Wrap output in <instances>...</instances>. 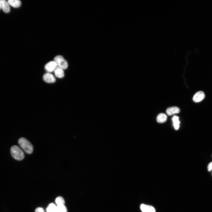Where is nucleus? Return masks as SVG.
Instances as JSON below:
<instances>
[{
  "mask_svg": "<svg viewBox=\"0 0 212 212\" xmlns=\"http://www.w3.org/2000/svg\"><path fill=\"white\" fill-rule=\"evenodd\" d=\"M0 6L3 11L5 13L10 12V8L8 2L5 0H0Z\"/></svg>",
  "mask_w": 212,
  "mask_h": 212,
  "instance_id": "8",
  "label": "nucleus"
},
{
  "mask_svg": "<svg viewBox=\"0 0 212 212\" xmlns=\"http://www.w3.org/2000/svg\"><path fill=\"white\" fill-rule=\"evenodd\" d=\"M208 168V171H210L212 169V162L209 164Z\"/></svg>",
  "mask_w": 212,
  "mask_h": 212,
  "instance_id": "18",
  "label": "nucleus"
},
{
  "mask_svg": "<svg viewBox=\"0 0 212 212\" xmlns=\"http://www.w3.org/2000/svg\"><path fill=\"white\" fill-rule=\"evenodd\" d=\"M7 2L9 5L14 8L19 7L21 5V1L19 0H9Z\"/></svg>",
  "mask_w": 212,
  "mask_h": 212,
  "instance_id": "12",
  "label": "nucleus"
},
{
  "mask_svg": "<svg viewBox=\"0 0 212 212\" xmlns=\"http://www.w3.org/2000/svg\"><path fill=\"white\" fill-rule=\"evenodd\" d=\"M55 202L57 206L64 205L65 201L63 198L61 196L57 197L55 199Z\"/></svg>",
  "mask_w": 212,
  "mask_h": 212,
  "instance_id": "15",
  "label": "nucleus"
},
{
  "mask_svg": "<svg viewBox=\"0 0 212 212\" xmlns=\"http://www.w3.org/2000/svg\"><path fill=\"white\" fill-rule=\"evenodd\" d=\"M205 95L204 93L202 91L197 92L194 95L193 100L195 102H199L202 101L205 97Z\"/></svg>",
  "mask_w": 212,
  "mask_h": 212,
  "instance_id": "7",
  "label": "nucleus"
},
{
  "mask_svg": "<svg viewBox=\"0 0 212 212\" xmlns=\"http://www.w3.org/2000/svg\"><path fill=\"white\" fill-rule=\"evenodd\" d=\"M57 206L54 203L49 204L47 209V212H56Z\"/></svg>",
  "mask_w": 212,
  "mask_h": 212,
  "instance_id": "14",
  "label": "nucleus"
},
{
  "mask_svg": "<svg viewBox=\"0 0 212 212\" xmlns=\"http://www.w3.org/2000/svg\"><path fill=\"white\" fill-rule=\"evenodd\" d=\"M43 80L48 83H52L55 82L56 79L54 75L52 74L47 72L45 73L43 77Z\"/></svg>",
  "mask_w": 212,
  "mask_h": 212,
  "instance_id": "5",
  "label": "nucleus"
},
{
  "mask_svg": "<svg viewBox=\"0 0 212 212\" xmlns=\"http://www.w3.org/2000/svg\"><path fill=\"white\" fill-rule=\"evenodd\" d=\"M167 116L164 113H160L158 115L156 118L157 122L159 123H163L166 121Z\"/></svg>",
  "mask_w": 212,
  "mask_h": 212,
  "instance_id": "11",
  "label": "nucleus"
},
{
  "mask_svg": "<svg viewBox=\"0 0 212 212\" xmlns=\"http://www.w3.org/2000/svg\"><path fill=\"white\" fill-rule=\"evenodd\" d=\"M35 212H44L43 209L40 207H38L35 210Z\"/></svg>",
  "mask_w": 212,
  "mask_h": 212,
  "instance_id": "17",
  "label": "nucleus"
},
{
  "mask_svg": "<svg viewBox=\"0 0 212 212\" xmlns=\"http://www.w3.org/2000/svg\"><path fill=\"white\" fill-rule=\"evenodd\" d=\"M12 156L17 160H21L24 159V154L21 149L17 145H14L10 148Z\"/></svg>",
  "mask_w": 212,
  "mask_h": 212,
  "instance_id": "2",
  "label": "nucleus"
},
{
  "mask_svg": "<svg viewBox=\"0 0 212 212\" xmlns=\"http://www.w3.org/2000/svg\"><path fill=\"white\" fill-rule=\"evenodd\" d=\"M0 9H1V8H0Z\"/></svg>",
  "mask_w": 212,
  "mask_h": 212,
  "instance_id": "19",
  "label": "nucleus"
},
{
  "mask_svg": "<svg viewBox=\"0 0 212 212\" xmlns=\"http://www.w3.org/2000/svg\"><path fill=\"white\" fill-rule=\"evenodd\" d=\"M173 125L175 130L179 129L180 122L179 120V117L177 116H174L172 118Z\"/></svg>",
  "mask_w": 212,
  "mask_h": 212,
  "instance_id": "13",
  "label": "nucleus"
},
{
  "mask_svg": "<svg viewBox=\"0 0 212 212\" xmlns=\"http://www.w3.org/2000/svg\"><path fill=\"white\" fill-rule=\"evenodd\" d=\"M140 208L142 212H156L155 208L151 205L142 204Z\"/></svg>",
  "mask_w": 212,
  "mask_h": 212,
  "instance_id": "6",
  "label": "nucleus"
},
{
  "mask_svg": "<svg viewBox=\"0 0 212 212\" xmlns=\"http://www.w3.org/2000/svg\"><path fill=\"white\" fill-rule=\"evenodd\" d=\"M180 109L178 107L173 106L168 108L166 110V112L169 116H171L175 114L179 113Z\"/></svg>",
  "mask_w": 212,
  "mask_h": 212,
  "instance_id": "9",
  "label": "nucleus"
},
{
  "mask_svg": "<svg viewBox=\"0 0 212 212\" xmlns=\"http://www.w3.org/2000/svg\"><path fill=\"white\" fill-rule=\"evenodd\" d=\"M54 61L57 64V67L63 70L66 69L68 67L67 62L62 55H58L56 56L54 58Z\"/></svg>",
  "mask_w": 212,
  "mask_h": 212,
  "instance_id": "3",
  "label": "nucleus"
},
{
  "mask_svg": "<svg viewBox=\"0 0 212 212\" xmlns=\"http://www.w3.org/2000/svg\"><path fill=\"white\" fill-rule=\"evenodd\" d=\"M57 67V64L54 61H51L47 63L44 66L45 69L48 73L54 71Z\"/></svg>",
  "mask_w": 212,
  "mask_h": 212,
  "instance_id": "4",
  "label": "nucleus"
},
{
  "mask_svg": "<svg viewBox=\"0 0 212 212\" xmlns=\"http://www.w3.org/2000/svg\"><path fill=\"white\" fill-rule=\"evenodd\" d=\"M54 71L55 76L58 78H62L64 76L63 69L58 67L57 66Z\"/></svg>",
  "mask_w": 212,
  "mask_h": 212,
  "instance_id": "10",
  "label": "nucleus"
},
{
  "mask_svg": "<svg viewBox=\"0 0 212 212\" xmlns=\"http://www.w3.org/2000/svg\"><path fill=\"white\" fill-rule=\"evenodd\" d=\"M18 143L26 153L29 154L33 152V147L32 145L25 138L22 137L19 138L18 140Z\"/></svg>",
  "mask_w": 212,
  "mask_h": 212,
  "instance_id": "1",
  "label": "nucleus"
},
{
  "mask_svg": "<svg viewBox=\"0 0 212 212\" xmlns=\"http://www.w3.org/2000/svg\"><path fill=\"white\" fill-rule=\"evenodd\" d=\"M56 212H67V210L64 205L57 206Z\"/></svg>",
  "mask_w": 212,
  "mask_h": 212,
  "instance_id": "16",
  "label": "nucleus"
}]
</instances>
